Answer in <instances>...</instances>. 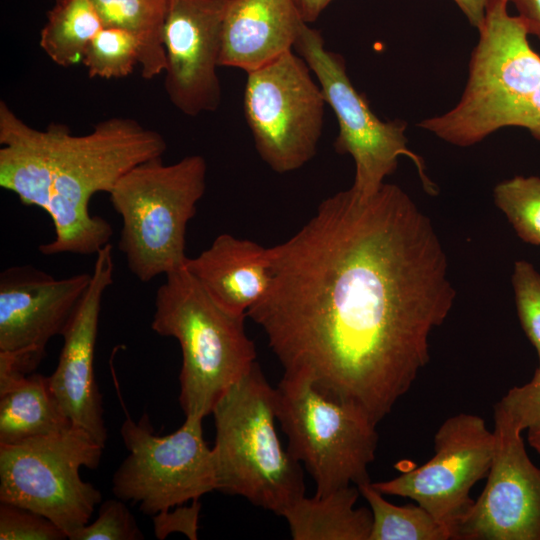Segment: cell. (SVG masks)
I'll use <instances>...</instances> for the list:
<instances>
[{"label": "cell", "instance_id": "cell-1", "mask_svg": "<svg viewBox=\"0 0 540 540\" xmlns=\"http://www.w3.org/2000/svg\"><path fill=\"white\" fill-rule=\"evenodd\" d=\"M269 259V287L247 316L283 375L378 424L429 361V336L456 297L430 219L397 185L368 196L349 188Z\"/></svg>", "mask_w": 540, "mask_h": 540}, {"label": "cell", "instance_id": "cell-2", "mask_svg": "<svg viewBox=\"0 0 540 540\" xmlns=\"http://www.w3.org/2000/svg\"><path fill=\"white\" fill-rule=\"evenodd\" d=\"M0 145V186L51 218L55 237L39 246L44 255H96L109 244L113 228L90 213V199L109 194L126 172L167 149L161 134L131 118L112 117L74 135L59 123L33 128L4 100Z\"/></svg>", "mask_w": 540, "mask_h": 540}, {"label": "cell", "instance_id": "cell-3", "mask_svg": "<svg viewBox=\"0 0 540 540\" xmlns=\"http://www.w3.org/2000/svg\"><path fill=\"white\" fill-rule=\"evenodd\" d=\"M508 3L488 1L458 103L418 124L447 143L471 146L505 127L525 128L540 142V55Z\"/></svg>", "mask_w": 540, "mask_h": 540}, {"label": "cell", "instance_id": "cell-4", "mask_svg": "<svg viewBox=\"0 0 540 540\" xmlns=\"http://www.w3.org/2000/svg\"><path fill=\"white\" fill-rule=\"evenodd\" d=\"M155 296L152 330L181 348L179 404L185 417L204 418L255 366L246 315L218 305L184 267L167 274Z\"/></svg>", "mask_w": 540, "mask_h": 540}, {"label": "cell", "instance_id": "cell-5", "mask_svg": "<svg viewBox=\"0 0 540 540\" xmlns=\"http://www.w3.org/2000/svg\"><path fill=\"white\" fill-rule=\"evenodd\" d=\"M216 490L282 516L305 496L300 463L276 430V389L256 363L216 403Z\"/></svg>", "mask_w": 540, "mask_h": 540}, {"label": "cell", "instance_id": "cell-6", "mask_svg": "<svg viewBox=\"0 0 540 540\" xmlns=\"http://www.w3.org/2000/svg\"><path fill=\"white\" fill-rule=\"evenodd\" d=\"M206 176L201 155L173 164L155 157L126 172L109 192L122 219L119 250L140 281L184 267L187 225L205 193Z\"/></svg>", "mask_w": 540, "mask_h": 540}, {"label": "cell", "instance_id": "cell-7", "mask_svg": "<svg viewBox=\"0 0 540 540\" xmlns=\"http://www.w3.org/2000/svg\"><path fill=\"white\" fill-rule=\"evenodd\" d=\"M276 389V414L289 453L304 465L321 496L370 481L377 424L357 407L336 400L309 379L283 375Z\"/></svg>", "mask_w": 540, "mask_h": 540}, {"label": "cell", "instance_id": "cell-8", "mask_svg": "<svg viewBox=\"0 0 540 540\" xmlns=\"http://www.w3.org/2000/svg\"><path fill=\"white\" fill-rule=\"evenodd\" d=\"M104 447L85 431L0 445V502L39 513L69 535L87 524L101 492L80 476L99 466Z\"/></svg>", "mask_w": 540, "mask_h": 540}, {"label": "cell", "instance_id": "cell-9", "mask_svg": "<svg viewBox=\"0 0 540 540\" xmlns=\"http://www.w3.org/2000/svg\"><path fill=\"white\" fill-rule=\"evenodd\" d=\"M126 414L120 434L129 452L112 479L116 498L139 505L154 516L216 490L212 448L200 417H185L176 431L154 434L149 417L134 421Z\"/></svg>", "mask_w": 540, "mask_h": 540}, {"label": "cell", "instance_id": "cell-10", "mask_svg": "<svg viewBox=\"0 0 540 540\" xmlns=\"http://www.w3.org/2000/svg\"><path fill=\"white\" fill-rule=\"evenodd\" d=\"M294 51L316 76L326 104L336 116L339 132L334 148L339 154H349L355 164L351 188L363 196L375 193L404 155L415 163L425 188L433 193L422 159L407 147V123L383 121L372 111L364 94L352 84L343 56L325 47L321 32L303 24Z\"/></svg>", "mask_w": 540, "mask_h": 540}, {"label": "cell", "instance_id": "cell-11", "mask_svg": "<svg viewBox=\"0 0 540 540\" xmlns=\"http://www.w3.org/2000/svg\"><path fill=\"white\" fill-rule=\"evenodd\" d=\"M311 72L293 50L247 73L244 116L260 158L280 174L317 152L326 101Z\"/></svg>", "mask_w": 540, "mask_h": 540}, {"label": "cell", "instance_id": "cell-12", "mask_svg": "<svg viewBox=\"0 0 540 540\" xmlns=\"http://www.w3.org/2000/svg\"><path fill=\"white\" fill-rule=\"evenodd\" d=\"M433 457L386 481L372 482L384 495L406 497L427 510L451 532L470 511V491L487 478L496 451V435L484 420L460 413L445 420L434 437Z\"/></svg>", "mask_w": 540, "mask_h": 540}, {"label": "cell", "instance_id": "cell-13", "mask_svg": "<svg viewBox=\"0 0 540 540\" xmlns=\"http://www.w3.org/2000/svg\"><path fill=\"white\" fill-rule=\"evenodd\" d=\"M228 0H170L164 27L165 90L184 115L216 111L222 89V30Z\"/></svg>", "mask_w": 540, "mask_h": 540}, {"label": "cell", "instance_id": "cell-14", "mask_svg": "<svg viewBox=\"0 0 540 540\" xmlns=\"http://www.w3.org/2000/svg\"><path fill=\"white\" fill-rule=\"evenodd\" d=\"M496 451L486 486L453 540H540V468L521 432L495 424Z\"/></svg>", "mask_w": 540, "mask_h": 540}, {"label": "cell", "instance_id": "cell-15", "mask_svg": "<svg viewBox=\"0 0 540 540\" xmlns=\"http://www.w3.org/2000/svg\"><path fill=\"white\" fill-rule=\"evenodd\" d=\"M113 273V247L109 243L95 255L89 285L62 332L58 364L48 376L51 391L72 425L104 448L108 434L94 355L102 299L113 283Z\"/></svg>", "mask_w": 540, "mask_h": 540}, {"label": "cell", "instance_id": "cell-16", "mask_svg": "<svg viewBox=\"0 0 540 540\" xmlns=\"http://www.w3.org/2000/svg\"><path fill=\"white\" fill-rule=\"evenodd\" d=\"M91 273L56 278L32 265L0 274V351H24L40 359L51 338L62 335L84 295Z\"/></svg>", "mask_w": 540, "mask_h": 540}, {"label": "cell", "instance_id": "cell-17", "mask_svg": "<svg viewBox=\"0 0 540 540\" xmlns=\"http://www.w3.org/2000/svg\"><path fill=\"white\" fill-rule=\"evenodd\" d=\"M303 24L292 0H228L220 66L249 73L272 63L294 50Z\"/></svg>", "mask_w": 540, "mask_h": 540}, {"label": "cell", "instance_id": "cell-18", "mask_svg": "<svg viewBox=\"0 0 540 540\" xmlns=\"http://www.w3.org/2000/svg\"><path fill=\"white\" fill-rule=\"evenodd\" d=\"M184 266L218 305L239 315L247 316L271 280L269 248L228 233Z\"/></svg>", "mask_w": 540, "mask_h": 540}, {"label": "cell", "instance_id": "cell-19", "mask_svg": "<svg viewBox=\"0 0 540 540\" xmlns=\"http://www.w3.org/2000/svg\"><path fill=\"white\" fill-rule=\"evenodd\" d=\"M350 485L325 495L303 496L282 515L294 540H369L372 512L356 508L360 496Z\"/></svg>", "mask_w": 540, "mask_h": 540}, {"label": "cell", "instance_id": "cell-20", "mask_svg": "<svg viewBox=\"0 0 540 540\" xmlns=\"http://www.w3.org/2000/svg\"><path fill=\"white\" fill-rule=\"evenodd\" d=\"M51 391L48 376L29 374L0 389V445L72 428Z\"/></svg>", "mask_w": 540, "mask_h": 540}, {"label": "cell", "instance_id": "cell-21", "mask_svg": "<svg viewBox=\"0 0 540 540\" xmlns=\"http://www.w3.org/2000/svg\"><path fill=\"white\" fill-rule=\"evenodd\" d=\"M104 27L132 33L140 43L141 76L150 80L165 71L164 27L170 0H92Z\"/></svg>", "mask_w": 540, "mask_h": 540}, {"label": "cell", "instance_id": "cell-22", "mask_svg": "<svg viewBox=\"0 0 540 540\" xmlns=\"http://www.w3.org/2000/svg\"><path fill=\"white\" fill-rule=\"evenodd\" d=\"M103 27L92 0H55L40 32V47L67 68L82 62L88 44Z\"/></svg>", "mask_w": 540, "mask_h": 540}, {"label": "cell", "instance_id": "cell-23", "mask_svg": "<svg viewBox=\"0 0 540 540\" xmlns=\"http://www.w3.org/2000/svg\"><path fill=\"white\" fill-rule=\"evenodd\" d=\"M372 512L369 540H449L451 532L420 505L397 506L371 481L357 486Z\"/></svg>", "mask_w": 540, "mask_h": 540}, {"label": "cell", "instance_id": "cell-24", "mask_svg": "<svg viewBox=\"0 0 540 540\" xmlns=\"http://www.w3.org/2000/svg\"><path fill=\"white\" fill-rule=\"evenodd\" d=\"M140 59V43L129 31L103 27L88 44L82 63L91 78H123Z\"/></svg>", "mask_w": 540, "mask_h": 540}, {"label": "cell", "instance_id": "cell-25", "mask_svg": "<svg viewBox=\"0 0 540 540\" xmlns=\"http://www.w3.org/2000/svg\"><path fill=\"white\" fill-rule=\"evenodd\" d=\"M493 196L517 235L527 243L540 245V177L504 180L495 186Z\"/></svg>", "mask_w": 540, "mask_h": 540}, {"label": "cell", "instance_id": "cell-26", "mask_svg": "<svg viewBox=\"0 0 540 540\" xmlns=\"http://www.w3.org/2000/svg\"><path fill=\"white\" fill-rule=\"evenodd\" d=\"M494 422L518 432L540 427V362L530 382L513 387L495 405Z\"/></svg>", "mask_w": 540, "mask_h": 540}, {"label": "cell", "instance_id": "cell-27", "mask_svg": "<svg viewBox=\"0 0 540 540\" xmlns=\"http://www.w3.org/2000/svg\"><path fill=\"white\" fill-rule=\"evenodd\" d=\"M70 540H140L144 539L134 515L124 501L102 502L97 518L72 532Z\"/></svg>", "mask_w": 540, "mask_h": 540}, {"label": "cell", "instance_id": "cell-28", "mask_svg": "<svg viewBox=\"0 0 540 540\" xmlns=\"http://www.w3.org/2000/svg\"><path fill=\"white\" fill-rule=\"evenodd\" d=\"M512 285L520 323L540 362V273L530 262L516 261Z\"/></svg>", "mask_w": 540, "mask_h": 540}, {"label": "cell", "instance_id": "cell-29", "mask_svg": "<svg viewBox=\"0 0 540 540\" xmlns=\"http://www.w3.org/2000/svg\"><path fill=\"white\" fill-rule=\"evenodd\" d=\"M67 534L45 516L0 502L1 540H63Z\"/></svg>", "mask_w": 540, "mask_h": 540}, {"label": "cell", "instance_id": "cell-30", "mask_svg": "<svg viewBox=\"0 0 540 540\" xmlns=\"http://www.w3.org/2000/svg\"><path fill=\"white\" fill-rule=\"evenodd\" d=\"M200 507L199 501L194 500L190 506L180 505L174 510L172 508L152 516L155 537L163 540L171 533L181 532L189 539L196 540Z\"/></svg>", "mask_w": 540, "mask_h": 540}, {"label": "cell", "instance_id": "cell-31", "mask_svg": "<svg viewBox=\"0 0 540 540\" xmlns=\"http://www.w3.org/2000/svg\"><path fill=\"white\" fill-rule=\"evenodd\" d=\"M518 11L529 35L540 40V0H509Z\"/></svg>", "mask_w": 540, "mask_h": 540}, {"label": "cell", "instance_id": "cell-32", "mask_svg": "<svg viewBox=\"0 0 540 540\" xmlns=\"http://www.w3.org/2000/svg\"><path fill=\"white\" fill-rule=\"evenodd\" d=\"M466 16L469 23L480 29L484 22L486 8L489 0H453Z\"/></svg>", "mask_w": 540, "mask_h": 540}, {"label": "cell", "instance_id": "cell-33", "mask_svg": "<svg viewBox=\"0 0 540 540\" xmlns=\"http://www.w3.org/2000/svg\"><path fill=\"white\" fill-rule=\"evenodd\" d=\"M302 20L307 23L315 22L332 0H292Z\"/></svg>", "mask_w": 540, "mask_h": 540}, {"label": "cell", "instance_id": "cell-34", "mask_svg": "<svg viewBox=\"0 0 540 540\" xmlns=\"http://www.w3.org/2000/svg\"><path fill=\"white\" fill-rule=\"evenodd\" d=\"M528 442L540 453V427L528 429Z\"/></svg>", "mask_w": 540, "mask_h": 540}]
</instances>
